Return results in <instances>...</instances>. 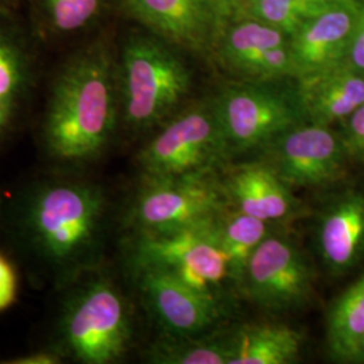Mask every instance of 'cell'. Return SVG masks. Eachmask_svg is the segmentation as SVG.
I'll use <instances>...</instances> for the list:
<instances>
[{
	"mask_svg": "<svg viewBox=\"0 0 364 364\" xmlns=\"http://www.w3.org/2000/svg\"><path fill=\"white\" fill-rule=\"evenodd\" d=\"M231 364H287L297 362L302 333L285 324H250L231 331Z\"/></svg>",
	"mask_w": 364,
	"mask_h": 364,
	"instance_id": "17",
	"label": "cell"
},
{
	"mask_svg": "<svg viewBox=\"0 0 364 364\" xmlns=\"http://www.w3.org/2000/svg\"><path fill=\"white\" fill-rule=\"evenodd\" d=\"M117 72L103 45L73 53L53 81L43 146L61 164L97 159L109 144L117 114Z\"/></svg>",
	"mask_w": 364,
	"mask_h": 364,
	"instance_id": "1",
	"label": "cell"
},
{
	"mask_svg": "<svg viewBox=\"0 0 364 364\" xmlns=\"http://www.w3.org/2000/svg\"><path fill=\"white\" fill-rule=\"evenodd\" d=\"M239 289L259 308L291 311L311 299L312 270L293 242L273 232L252 252Z\"/></svg>",
	"mask_w": 364,
	"mask_h": 364,
	"instance_id": "10",
	"label": "cell"
},
{
	"mask_svg": "<svg viewBox=\"0 0 364 364\" xmlns=\"http://www.w3.org/2000/svg\"><path fill=\"white\" fill-rule=\"evenodd\" d=\"M105 196L92 182L52 178L36 185L21 212V230L39 262L61 284H73L100 254Z\"/></svg>",
	"mask_w": 364,
	"mask_h": 364,
	"instance_id": "2",
	"label": "cell"
},
{
	"mask_svg": "<svg viewBox=\"0 0 364 364\" xmlns=\"http://www.w3.org/2000/svg\"><path fill=\"white\" fill-rule=\"evenodd\" d=\"M144 304L166 338H196L220 320V301L159 269H135Z\"/></svg>",
	"mask_w": 364,
	"mask_h": 364,
	"instance_id": "11",
	"label": "cell"
},
{
	"mask_svg": "<svg viewBox=\"0 0 364 364\" xmlns=\"http://www.w3.org/2000/svg\"><path fill=\"white\" fill-rule=\"evenodd\" d=\"M213 107L231 156L260 150L305 122L296 95L289 97L257 81L227 88Z\"/></svg>",
	"mask_w": 364,
	"mask_h": 364,
	"instance_id": "8",
	"label": "cell"
},
{
	"mask_svg": "<svg viewBox=\"0 0 364 364\" xmlns=\"http://www.w3.org/2000/svg\"><path fill=\"white\" fill-rule=\"evenodd\" d=\"M220 181L230 207L270 224L291 220L304 208L264 159L242 164Z\"/></svg>",
	"mask_w": 364,
	"mask_h": 364,
	"instance_id": "14",
	"label": "cell"
},
{
	"mask_svg": "<svg viewBox=\"0 0 364 364\" xmlns=\"http://www.w3.org/2000/svg\"><path fill=\"white\" fill-rule=\"evenodd\" d=\"M356 362H363L364 363V338L362 344H360V350H359V355H358V360Z\"/></svg>",
	"mask_w": 364,
	"mask_h": 364,
	"instance_id": "30",
	"label": "cell"
},
{
	"mask_svg": "<svg viewBox=\"0 0 364 364\" xmlns=\"http://www.w3.org/2000/svg\"><path fill=\"white\" fill-rule=\"evenodd\" d=\"M344 131L341 138L351 159L364 164V105H360L351 117L343 122Z\"/></svg>",
	"mask_w": 364,
	"mask_h": 364,
	"instance_id": "25",
	"label": "cell"
},
{
	"mask_svg": "<svg viewBox=\"0 0 364 364\" xmlns=\"http://www.w3.org/2000/svg\"><path fill=\"white\" fill-rule=\"evenodd\" d=\"M340 1L344 0H247L236 19H258L291 37L306 21Z\"/></svg>",
	"mask_w": 364,
	"mask_h": 364,
	"instance_id": "23",
	"label": "cell"
},
{
	"mask_svg": "<svg viewBox=\"0 0 364 364\" xmlns=\"http://www.w3.org/2000/svg\"><path fill=\"white\" fill-rule=\"evenodd\" d=\"M73 284L60 313L57 348L80 363H115L129 351L132 338L126 301L107 278Z\"/></svg>",
	"mask_w": 364,
	"mask_h": 364,
	"instance_id": "3",
	"label": "cell"
},
{
	"mask_svg": "<svg viewBox=\"0 0 364 364\" xmlns=\"http://www.w3.org/2000/svg\"><path fill=\"white\" fill-rule=\"evenodd\" d=\"M31 63L21 37L0 26V141L13 126L26 95Z\"/></svg>",
	"mask_w": 364,
	"mask_h": 364,
	"instance_id": "19",
	"label": "cell"
},
{
	"mask_svg": "<svg viewBox=\"0 0 364 364\" xmlns=\"http://www.w3.org/2000/svg\"><path fill=\"white\" fill-rule=\"evenodd\" d=\"M65 356L57 347L50 350H41V351H33L15 356L9 360H4L6 364H60L64 362Z\"/></svg>",
	"mask_w": 364,
	"mask_h": 364,
	"instance_id": "28",
	"label": "cell"
},
{
	"mask_svg": "<svg viewBox=\"0 0 364 364\" xmlns=\"http://www.w3.org/2000/svg\"><path fill=\"white\" fill-rule=\"evenodd\" d=\"M317 250L326 269L344 274L364 255V195L346 192L321 213L317 224Z\"/></svg>",
	"mask_w": 364,
	"mask_h": 364,
	"instance_id": "16",
	"label": "cell"
},
{
	"mask_svg": "<svg viewBox=\"0 0 364 364\" xmlns=\"http://www.w3.org/2000/svg\"><path fill=\"white\" fill-rule=\"evenodd\" d=\"M220 246L228 259L231 282L239 289L252 252L273 234V224L228 207L218 218Z\"/></svg>",
	"mask_w": 364,
	"mask_h": 364,
	"instance_id": "20",
	"label": "cell"
},
{
	"mask_svg": "<svg viewBox=\"0 0 364 364\" xmlns=\"http://www.w3.org/2000/svg\"><path fill=\"white\" fill-rule=\"evenodd\" d=\"M263 158L290 188H317L338 181L348 161L341 134L302 122L260 149Z\"/></svg>",
	"mask_w": 364,
	"mask_h": 364,
	"instance_id": "9",
	"label": "cell"
},
{
	"mask_svg": "<svg viewBox=\"0 0 364 364\" xmlns=\"http://www.w3.org/2000/svg\"><path fill=\"white\" fill-rule=\"evenodd\" d=\"M119 87L126 124L150 130L181 103L191 90V73L161 39L135 36L123 46Z\"/></svg>",
	"mask_w": 364,
	"mask_h": 364,
	"instance_id": "4",
	"label": "cell"
},
{
	"mask_svg": "<svg viewBox=\"0 0 364 364\" xmlns=\"http://www.w3.org/2000/svg\"><path fill=\"white\" fill-rule=\"evenodd\" d=\"M231 332L205 338H164L149 348V360L158 364H231Z\"/></svg>",
	"mask_w": 364,
	"mask_h": 364,
	"instance_id": "22",
	"label": "cell"
},
{
	"mask_svg": "<svg viewBox=\"0 0 364 364\" xmlns=\"http://www.w3.org/2000/svg\"><path fill=\"white\" fill-rule=\"evenodd\" d=\"M364 1L344 0L306 21L290 37L296 78L343 64Z\"/></svg>",
	"mask_w": 364,
	"mask_h": 364,
	"instance_id": "12",
	"label": "cell"
},
{
	"mask_svg": "<svg viewBox=\"0 0 364 364\" xmlns=\"http://www.w3.org/2000/svg\"><path fill=\"white\" fill-rule=\"evenodd\" d=\"M343 64L364 75V9Z\"/></svg>",
	"mask_w": 364,
	"mask_h": 364,
	"instance_id": "27",
	"label": "cell"
},
{
	"mask_svg": "<svg viewBox=\"0 0 364 364\" xmlns=\"http://www.w3.org/2000/svg\"><path fill=\"white\" fill-rule=\"evenodd\" d=\"M142 25L182 48L201 50L215 38L221 21L213 0H124Z\"/></svg>",
	"mask_w": 364,
	"mask_h": 364,
	"instance_id": "13",
	"label": "cell"
},
{
	"mask_svg": "<svg viewBox=\"0 0 364 364\" xmlns=\"http://www.w3.org/2000/svg\"><path fill=\"white\" fill-rule=\"evenodd\" d=\"M230 156L215 107L198 105L165 124L136 162L144 177L169 178L215 173Z\"/></svg>",
	"mask_w": 364,
	"mask_h": 364,
	"instance_id": "7",
	"label": "cell"
},
{
	"mask_svg": "<svg viewBox=\"0 0 364 364\" xmlns=\"http://www.w3.org/2000/svg\"><path fill=\"white\" fill-rule=\"evenodd\" d=\"M289 39L285 31L258 19H236L221 37L219 57L228 69L243 76L259 55Z\"/></svg>",
	"mask_w": 364,
	"mask_h": 364,
	"instance_id": "21",
	"label": "cell"
},
{
	"mask_svg": "<svg viewBox=\"0 0 364 364\" xmlns=\"http://www.w3.org/2000/svg\"><path fill=\"white\" fill-rule=\"evenodd\" d=\"M50 26L60 33H75L88 26L100 13L103 0H42Z\"/></svg>",
	"mask_w": 364,
	"mask_h": 364,
	"instance_id": "24",
	"label": "cell"
},
{
	"mask_svg": "<svg viewBox=\"0 0 364 364\" xmlns=\"http://www.w3.org/2000/svg\"><path fill=\"white\" fill-rule=\"evenodd\" d=\"M218 14L220 16L221 22L234 18L240 13V10L243 9V6L246 4L247 0H213Z\"/></svg>",
	"mask_w": 364,
	"mask_h": 364,
	"instance_id": "29",
	"label": "cell"
},
{
	"mask_svg": "<svg viewBox=\"0 0 364 364\" xmlns=\"http://www.w3.org/2000/svg\"><path fill=\"white\" fill-rule=\"evenodd\" d=\"M218 218L166 234H135L131 245L134 267L168 272L196 290L219 299L223 285L231 282V274L220 246Z\"/></svg>",
	"mask_w": 364,
	"mask_h": 364,
	"instance_id": "5",
	"label": "cell"
},
{
	"mask_svg": "<svg viewBox=\"0 0 364 364\" xmlns=\"http://www.w3.org/2000/svg\"><path fill=\"white\" fill-rule=\"evenodd\" d=\"M364 338V274L348 287L326 317V344L340 362H356Z\"/></svg>",
	"mask_w": 364,
	"mask_h": 364,
	"instance_id": "18",
	"label": "cell"
},
{
	"mask_svg": "<svg viewBox=\"0 0 364 364\" xmlns=\"http://www.w3.org/2000/svg\"><path fill=\"white\" fill-rule=\"evenodd\" d=\"M228 207L215 173L144 177L131 204L129 221L135 234H166L215 220Z\"/></svg>",
	"mask_w": 364,
	"mask_h": 364,
	"instance_id": "6",
	"label": "cell"
},
{
	"mask_svg": "<svg viewBox=\"0 0 364 364\" xmlns=\"http://www.w3.org/2000/svg\"><path fill=\"white\" fill-rule=\"evenodd\" d=\"M18 293V279L13 264L0 254V312L10 308Z\"/></svg>",
	"mask_w": 364,
	"mask_h": 364,
	"instance_id": "26",
	"label": "cell"
},
{
	"mask_svg": "<svg viewBox=\"0 0 364 364\" xmlns=\"http://www.w3.org/2000/svg\"><path fill=\"white\" fill-rule=\"evenodd\" d=\"M296 80L294 95L305 122L331 127L364 105V75L346 64Z\"/></svg>",
	"mask_w": 364,
	"mask_h": 364,
	"instance_id": "15",
	"label": "cell"
}]
</instances>
